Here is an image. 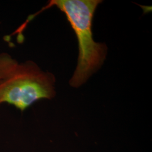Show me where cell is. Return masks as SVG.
<instances>
[{
    "label": "cell",
    "mask_w": 152,
    "mask_h": 152,
    "mask_svg": "<svg viewBox=\"0 0 152 152\" xmlns=\"http://www.w3.org/2000/svg\"><path fill=\"white\" fill-rule=\"evenodd\" d=\"M100 0H52L42 10L55 6L62 11L76 34L78 44L77 65L69 85L77 88L99 70L107 54V45L94 40L92 19Z\"/></svg>",
    "instance_id": "7a4b0ae2"
},
{
    "label": "cell",
    "mask_w": 152,
    "mask_h": 152,
    "mask_svg": "<svg viewBox=\"0 0 152 152\" xmlns=\"http://www.w3.org/2000/svg\"><path fill=\"white\" fill-rule=\"evenodd\" d=\"M55 77L35 62L20 63L5 52L0 53V105L7 103L22 112L41 99L54 98Z\"/></svg>",
    "instance_id": "6da1fadb"
}]
</instances>
